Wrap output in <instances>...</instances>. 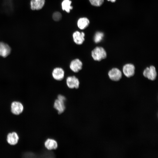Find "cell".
I'll return each instance as SVG.
<instances>
[{
	"label": "cell",
	"mask_w": 158,
	"mask_h": 158,
	"mask_svg": "<svg viewBox=\"0 0 158 158\" xmlns=\"http://www.w3.org/2000/svg\"><path fill=\"white\" fill-rule=\"evenodd\" d=\"M91 55L95 60L99 61L105 59L107 57V54L103 47H98L92 51Z\"/></svg>",
	"instance_id": "6da1fadb"
},
{
	"label": "cell",
	"mask_w": 158,
	"mask_h": 158,
	"mask_svg": "<svg viewBox=\"0 0 158 158\" xmlns=\"http://www.w3.org/2000/svg\"><path fill=\"white\" fill-rule=\"evenodd\" d=\"M143 75L145 77L150 80H154L157 75L155 67L152 66L147 67L144 70Z\"/></svg>",
	"instance_id": "7a4b0ae2"
},
{
	"label": "cell",
	"mask_w": 158,
	"mask_h": 158,
	"mask_svg": "<svg viewBox=\"0 0 158 158\" xmlns=\"http://www.w3.org/2000/svg\"><path fill=\"white\" fill-rule=\"evenodd\" d=\"M108 74L109 78L114 81H118L122 77L121 71L116 68L112 69L109 71Z\"/></svg>",
	"instance_id": "3957f363"
},
{
	"label": "cell",
	"mask_w": 158,
	"mask_h": 158,
	"mask_svg": "<svg viewBox=\"0 0 158 158\" xmlns=\"http://www.w3.org/2000/svg\"><path fill=\"white\" fill-rule=\"evenodd\" d=\"M23 109V107L20 102L14 101L12 102L11 105V111L14 114L18 115L21 113Z\"/></svg>",
	"instance_id": "277c9868"
},
{
	"label": "cell",
	"mask_w": 158,
	"mask_h": 158,
	"mask_svg": "<svg viewBox=\"0 0 158 158\" xmlns=\"http://www.w3.org/2000/svg\"><path fill=\"white\" fill-rule=\"evenodd\" d=\"M67 86L70 88H78L79 86V82L78 78L74 76H70L66 79Z\"/></svg>",
	"instance_id": "5b68a950"
},
{
	"label": "cell",
	"mask_w": 158,
	"mask_h": 158,
	"mask_svg": "<svg viewBox=\"0 0 158 158\" xmlns=\"http://www.w3.org/2000/svg\"><path fill=\"white\" fill-rule=\"evenodd\" d=\"M135 67L131 63L124 65L123 68V71L124 75L127 77L133 76L135 74Z\"/></svg>",
	"instance_id": "8992f818"
},
{
	"label": "cell",
	"mask_w": 158,
	"mask_h": 158,
	"mask_svg": "<svg viewBox=\"0 0 158 158\" xmlns=\"http://www.w3.org/2000/svg\"><path fill=\"white\" fill-rule=\"evenodd\" d=\"M11 48L6 43L2 42H0V56L6 57L10 53Z\"/></svg>",
	"instance_id": "52a82bcc"
},
{
	"label": "cell",
	"mask_w": 158,
	"mask_h": 158,
	"mask_svg": "<svg viewBox=\"0 0 158 158\" xmlns=\"http://www.w3.org/2000/svg\"><path fill=\"white\" fill-rule=\"evenodd\" d=\"M85 34L83 32L76 31L73 34V37L74 42L76 44L80 45L83 43L85 40Z\"/></svg>",
	"instance_id": "ba28073f"
},
{
	"label": "cell",
	"mask_w": 158,
	"mask_h": 158,
	"mask_svg": "<svg viewBox=\"0 0 158 158\" xmlns=\"http://www.w3.org/2000/svg\"><path fill=\"white\" fill-rule=\"evenodd\" d=\"M83 64L78 59L72 60L70 63V67L71 70L74 72H78L82 68Z\"/></svg>",
	"instance_id": "9c48e42d"
},
{
	"label": "cell",
	"mask_w": 158,
	"mask_h": 158,
	"mask_svg": "<svg viewBox=\"0 0 158 158\" xmlns=\"http://www.w3.org/2000/svg\"><path fill=\"white\" fill-rule=\"evenodd\" d=\"M45 3V0H31L30 8L32 10H40L43 8Z\"/></svg>",
	"instance_id": "30bf717a"
},
{
	"label": "cell",
	"mask_w": 158,
	"mask_h": 158,
	"mask_svg": "<svg viewBox=\"0 0 158 158\" xmlns=\"http://www.w3.org/2000/svg\"><path fill=\"white\" fill-rule=\"evenodd\" d=\"M53 78L57 80H61L64 78V72L62 68H56L54 69L52 72Z\"/></svg>",
	"instance_id": "8fae6325"
},
{
	"label": "cell",
	"mask_w": 158,
	"mask_h": 158,
	"mask_svg": "<svg viewBox=\"0 0 158 158\" xmlns=\"http://www.w3.org/2000/svg\"><path fill=\"white\" fill-rule=\"evenodd\" d=\"M19 137L17 134L15 132L9 133L7 137V141L8 144L14 145L16 144L18 142Z\"/></svg>",
	"instance_id": "7c38bea8"
},
{
	"label": "cell",
	"mask_w": 158,
	"mask_h": 158,
	"mask_svg": "<svg viewBox=\"0 0 158 158\" xmlns=\"http://www.w3.org/2000/svg\"><path fill=\"white\" fill-rule=\"evenodd\" d=\"M90 24L89 19L86 17H82L80 18L77 22V25L78 28L83 30L88 26Z\"/></svg>",
	"instance_id": "4fadbf2b"
},
{
	"label": "cell",
	"mask_w": 158,
	"mask_h": 158,
	"mask_svg": "<svg viewBox=\"0 0 158 158\" xmlns=\"http://www.w3.org/2000/svg\"><path fill=\"white\" fill-rule=\"evenodd\" d=\"M54 107L58 111L59 114L62 113L65 109L64 102L60 101L58 99L56 100L54 104Z\"/></svg>",
	"instance_id": "5bb4252c"
},
{
	"label": "cell",
	"mask_w": 158,
	"mask_h": 158,
	"mask_svg": "<svg viewBox=\"0 0 158 158\" xmlns=\"http://www.w3.org/2000/svg\"><path fill=\"white\" fill-rule=\"evenodd\" d=\"M45 147L49 150L55 149L57 147V143L54 140L48 139L45 142Z\"/></svg>",
	"instance_id": "9a60e30c"
},
{
	"label": "cell",
	"mask_w": 158,
	"mask_h": 158,
	"mask_svg": "<svg viewBox=\"0 0 158 158\" xmlns=\"http://www.w3.org/2000/svg\"><path fill=\"white\" fill-rule=\"evenodd\" d=\"M71 1L70 0H63L61 3L62 10L68 13H69L70 10L73 8L71 5Z\"/></svg>",
	"instance_id": "2e32d148"
},
{
	"label": "cell",
	"mask_w": 158,
	"mask_h": 158,
	"mask_svg": "<svg viewBox=\"0 0 158 158\" xmlns=\"http://www.w3.org/2000/svg\"><path fill=\"white\" fill-rule=\"evenodd\" d=\"M104 36V34L102 32H96L94 38L95 42L97 43L100 42L102 40Z\"/></svg>",
	"instance_id": "e0dca14e"
},
{
	"label": "cell",
	"mask_w": 158,
	"mask_h": 158,
	"mask_svg": "<svg viewBox=\"0 0 158 158\" xmlns=\"http://www.w3.org/2000/svg\"><path fill=\"white\" fill-rule=\"evenodd\" d=\"M91 4L95 6H99L103 3L104 0H89Z\"/></svg>",
	"instance_id": "ac0fdd59"
},
{
	"label": "cell",
	"mask_w": 158,
	"mask_h": 158,
	"mask_svg": "<svg viewBox=\"0 0 158 158\" xmlns=\"http://www.w3.org/2000/svg\"><path fill=\"white\" fill-rule=\"evenodd\" d=\"M62 15L59 12H55L53 14L52 18L53 20L55 21H59L62 18Z\"/></svg>",
	"instance_id": "d6986e66"
},
{
	"label": "cell",
	"mask_w": 158,
	"mask_h": 158,
	"mask_svg": "<svg viewBox=\"0 0 158 158\" xmlns=\"http://www.w3.org/2000/svg\"><path fill=\"white\" fill-rule=\"evenodd\" d=\"M58 99L60 101L64 102L66 100V98L64 96L60 95L58 96Z\"/></svg>",
	"instance_id": "ffe728a7"
},
{
	"label": "cell",
	"mask_w": 158,
	"mask_h": 158,
	"mask_svg": "<svg viewBox=\"0 0 158 158\" xmlns=\"http://www.w3.org/2000/svg\"><path fill=\"white\" fill-rule=\"evenodd\" d=\"M109 1H110L112 2H115L116 0H107Z\"/></svg>",
	"instance_id": "44dd1931"
}]
</instances>
